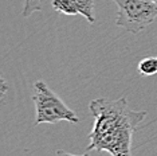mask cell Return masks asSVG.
Returning a JSON list of instances; mask_svg holds the SVG:
<instances>
[{
    "label": "cell",
    "mask_w": 157,
    "mask_h": 156,
    "mask_svg": "<svg viewBox=\"0 0 157 156\" xmlns=\"http://www.w3.org/2000/svg\"><path fill=\"white\" fill-rule=\"evenodd\" d=\"M146 117V111H129L121 124L98 139L89 141L87 151H106L112 156H132L133 133Z\"/></svg>",
    "instance_id": "1"
},
{
    "label": "cell",
    "mask_w": 157,
    "mask_h": 156,
    "mask_svg": "<svg viewBox=\"0 0 157 156\" xmlns=\"http://www.w3.org/2000/svg\"><path fill=\"white\" fill-rule=\"evenodd\" d=\"M33 101L35 105V125L56 124L59 121L77 124L79 121L75 112L70 109L65 101L42 80L34 82Z\"/></svg>",
    "instance_id": "2"
},
{
    "label": "cell",
    "mask_w": 157,
    "mask_h": 156,
    "mask_svg": "<svg viewBox=\"0 0 157 156\" xmlns=\"http://www.w3.org/2000/svg\"><path fill=\"white\" fill-rule=\"evenodd\" d=\"M89 109L91 116L94 117V125L91 132L89 133V141L98 139L116 128L124 121L130 111L125 97H121L118 100L97 98L89 104Z\"/></svg>",
    "instance_id": "3"
},
{
    "label": "cell",
    "mask_w": 157,
    "mask_h": 156,
    "mask_svg": "<svg viewBox=\"0 0 157 156\" xmlns=\"http://www.w3.org/2000/svg\"><path fill=\"white\" fill-rule=\"evenodd\" d=\"M118 7L116 24L128 33L138 34L155 22L157 4L152 0H113Z\"/></svg>",
    "instance_id": "4"
},
{
    "label": "cell",
    "mask_w": 157,
    "mask_h": 156,
    "mask_svg": "<svg viewBox=\"0 0 157 156\" xmlns=\"http://www.w3.org/2000/svg\"><path fill=\"white\" fill-rule=\"evenodd\" d=\"M77 6L79 15H82L90 24L95 23V14H94V0H73Z\"/></svg>",
    "instance_id": "5"
},
{
    "label": "cell",
    "mask_w": 157,
    "mask_h": 156,
    "mask_svg": "<svg viewBox=\"0 0 157 156\" xmlns=\"http://www.w3.org/2000/svg\"><path fill=\"white\" fill-rule=\"evenodd\" d=\"M51 6L56 12L63 14V15H70V16L79 15V11H78L77 6L74 4L73 0H52Z\"/></svg>",
    "instance_id": "6"
},
{
    "label": "cell",
    "mask_w": 157,
    "mask_h": 156,
    "mask_svg": "<svg viewBox=\"0 0 157 156\" xmlns=\"http://www.w3.org/2000/svg\"><path fill=\"white\" fill-rule=\"evenodd\" d=\"M137 72L141 76H155L157 74V55L156 57H146L141 59L137 66Z\"/></svg>",
    "instance_id": "7"
},
{
    "label": "cell",
    "mask_w": 157,
    "mask_h": 156,
    "mask_svg": "<svg viewBox=\"0 0 157 156\" xmlns=\"http://www.w3.org/2000/svg\"><path fill=\"white\" fill-rule=\"evenodd\" d=\"M42 10H43L42 0H24L22 15H23V18H28L33 15L34 12H39V11H42Z\"/></svg>",
    "instance_id": "8"
},
{
    "label": "cell",
    "mask_w": 157,
    "mask_h": 156,
    "mask_svg": "<svg viewBox=\"0 0 157 156\" xmlns=\"http://www.w3.org/2000/svg\"><path fill=\"white\" fill-rule=\"evenodd\" d=\"M56 156H90V155H87V154H85V155H74V154H70V152H66L63 150H58L56 151Z\"/></svg>",
    "instance_id": "9"
},
{
    "label": "cell",
    "mask_w": 157,
    "mask_h": 156,
    "mask_svg": "<svg viewBox=\"0 0 157 156\" xmlns=\"http://www.w3.org/2000/svg\"><path fill=\"white\" fill-rule=\"evenodd\" d=\"M152 2H155V3H156V4H157V0H152Z\"/></svg>",
    "instance_id": "10"
},
{
    "label": "cell",
    "mask_w": 157,
    "mask_h": 156,
    "mask_svg": "<svg viewBox=\"0 0 157 156\" xmlns=\"http://www.w3.org/2000/svg\"><path fill=\"white\" fill-rule=\"evenodd\" d=\"M55 156H56V155H55Z\"/></svg>",
    "instance_id": "11"
}]
</instances>
